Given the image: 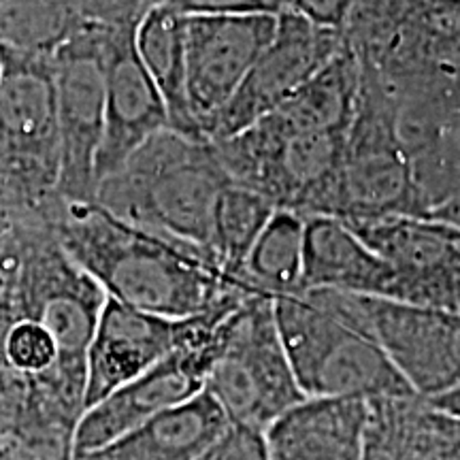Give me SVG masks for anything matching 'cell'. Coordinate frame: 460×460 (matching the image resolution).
Segmentation results:
<instances>
[{"mask_svg":"<svg viewBox=\"0 0 460 460\" xmlns=\"http://www.w3.org/2000/svg\"><path fill=\"white\" fill-rule=\"evenodd\" d=\"M222 320L203 335L181 345L143 376L124 384L122 388L85 410L75 433L73 460L113 444L158 413L205 393L207 377L220 345Z\"/></svg>","mask_w":460,"mask_h":460,"instance_id":"10","label":"cell"},{"mask_svg":"<svg viewBox=\"0 0 460 460\" xmlns=\"http://www.w3.org/2000/svg\"><path fill=\"white\" fill-rule=\"evenodd\" d=\"M58 360V348L49 331L39 322L20 320L7 339V365L11 369L37 376L48 371Z\"/></svg>","mask_w":460,"mask_h":460,"instance_id":"24","label":"cell"},{"mask_svg":"<svg viewBox=\"0 0 460 460\" xmlns=\"http://www.w3.org/2000/svg\"><path fill=\"white\" fill-rule=\"evenodd\" d=\"M332 290L396 301L399 278L352 228L339 217H305L301 292Z\"/></svg>","mask_w":460,"mask_h":460,"instance_id":"16","label":"cell"},{"mask_svg":"<svg viewBox=\"0 0 460 460\" xmlns=\"http://www.w3.org/2000/svg\"><path fill=\"white\" fill-rule=\"evenodd\" d=\"M135 48L163 96L171 128L205 139L188 105L186 13L171 4H152L135 24Z\"/></svg>","mask_w":460,"mask_h":460,"instance_id":"19","label":"cell"},{"mask_svg":"<svg viewBox=\"0 0 460 460\" xmlns=\"http://www.w3.org/2000/svg\"><path fill=\"white\" fill-rule=\"evenodd\" d=\"M20 322L15 303L11 295L0 296V367H7V339L13 326Z\"/></svg>","mask_w":460,"mask_h":460,"instance_id":"29","label":"cell"},{"mask_svg":"<svg viewBox=\"0 0 460 460\" xmlns=\"http://www.w3.org/2000/svg\"><path fill=\"white\" fill-rule=\"evenodd\" d=\"M228 183L214 143L164 128L99 183L94 200L126 222L186 241L211 258L214 211Z\"/></svg>","mask_w":460,"mask_h":460,"instance_id":"2","label":"cell"},{"mask_svg":"<svg viewBox=\"0 0 460 460\" xmlns=\"http://www.w3.org/2000/svg\"><path fill=\"white\" fill-rule=\"evenodd\" d=\"M11 226H13V224H11L7 214H4V211L0 209V245H3L4 239H7V234L11 233Z\"/></svg>","mask_w":460,"mask_h":460,"instance_id":"33","label":"cell"},{"mask_svg":"<svg viewBox=\"0 0 460 460\" xmlns=\"http://www.w3.org/2000/svg\"><path fill=\"white\" fill-rule=\"evenodd\" d=\"M85 20L79 0H0V48L54 56Z\"/></svg>","mask_w":460,"mask_h":460,"instance_id":"22","label":"cell"},{"mask_svg":"<svg viewBox=\"0 0 460 460\" xmlns=\"http://www.w3.org/2000/svg\"><path fill=\"white\" fill-rule=\"evenodd\" d=\"M369 402L307 396L264 430L271 460H360Z\"/></svg>","mask_w":460,"mask_h":460,"instance_id":"17","label":"cell"},{"mask_svg":"<svg viewBox=\"0 0 460 460\" xmlns=\"http://www.w3.org/2000/svg\"><path fill=\"white\" fill-rule=\"evenodd\" d=\"M435 460H460V420L447 416L444 411H439V420H437Z\"/></svg>","mask_w":460,"mask_h":460,"instance_id":"28","label":"cell"},{"mask_svg":"<svg viewBox=\"0 0 460 460\" xmlns=\"http://www.w3.org/2000/svg\"><path fill=\"white\" fill-rule=\"evenodd\" d=\"M149 7H152V3H149Z\"/></svg>","mask_w":460,"mask_h":460,"instance_id":"34","label":"cell"},{"mask_svg":"<svg viewBox=\"0 0 460 460\" xmlns=\"http://www.w3.org/2000/svg\"><path fill=\"white\" fill-rule=\"evenodd\" d=\"M305 217L275 209L243 264V284L267 296L298 295L303 279Z\"/></svg>","mask_w":460,"mask_h":460,"instance_id":"21","label":"cell"},{"mask_svg":"<svg viewBox=\"0 0 460 460\" xmlns=\"http://www.w3.org/2000/svg\"><path fill=\"white\" fill-rule=\"evenodd\" d=\"M197 460H271L264 430L230 422Z\"/></svg>","mask_w":460,"mask_h":460,"instance_id":"25","label":"cell"},{"mask_svg":"<svg viewBox=\"0 0 460 460\" xmlns=\"http://www.w3.org/2000/svg\"><path fill=\"white\" fill-rule=\"evenodd\" d=\"M413 169L396 130V105L360 68V99L341 169L339 220L416 216Z\"/></svg>","mask_w":460,"mask_h":460,"instance_id":"7","label":"cell"},{"mask_svg":"<svg viewBox=\"0 0 460 460\" xmlns=\"http://www.w3.org/2000/svg\"><path fill=\"white\" fill-rule=\"evenodd\" d=\"M288 360L305 396L377 399L416 394L345 305L341 292L273 296Z\"/></svg>","mask_w":460,"mask_h":460,"instance_id":"3","label":"cell"},{"mask_svg":"<svg viewBox=\"0 0 460 460\" xmlns=\"http://www.w3.org/2000/svg\"><path fill=\"white\" fill-rule=\"evenodd\" d=\"M275 209L278 207L271 200L237 183H228L222 190L214 211L209 254L228 278L243 284V264Z\"/></svg>","mask_w":460,"mask_h":460,"instance_id":"23","label":"cell"},{"mask_svg":"<svg viewBox=\"0 0 460 460\" xmlns=\"http://www.w3.org/2000/svg\"><path fill=\"white\" fill-rule=\"evenodd\" d=\"M247 295L192 318H164L107 296L85 354V410L209 331Z\"/></svg>","mask_w":460,"mask_h":460,"instance_id":"9","label":"cell"},{"mask_svg":"<svg viewBox=\"0 0 460 460\" xmlns=\"http://www.w3.org/2000/svg\"><path fill=\"white\" fill-rule=\"evenodd\" d=\"M205 393L228 422L267 430L307 399L281 343L273 296L247 295L220 324L217 356Z\"/></svg>","mask_w":460,"mask_h":460,"instance_id":"5","label":"cell"},{"mask_svg":"<svg viewBox=\"0 0 460 460\" xmlns=\"http://www.w3.org/2000/svg\"><path fill=\"white\" fill-rule=\"evenodd\" d=\"M433 220L447 222V224H452V226L460 228V194H458V197L447 200L446 205H441L439 209L435 211Z\"/></svg>","mask_w":460,"mask_h":460,"instance_id":"32","label":"cell"},{"mask_svg":"<svg viewBox=\"0 0 460 460\" xmlns=\"http://www.w3.org/2000/svg\"><path fill=\"white\" fill-rule=\"evenodd\" d=\"M356 0H281V9L305 17L314 26L341 31Z\"/></svg>","mask_w":460,"mask_h":460,"instance_id":"27","label":"cell"},{"mask_svg":"<svg viewBox=\"0 0 460 460\" xmlns=\"http://www.w3.org/2000/svg\"><path fill=\"white\" fill-rule=\"evenodd\" d=\"M399 278L396 301L452 314V264L460 228L416 216L343 220Z\"/></svg>","mask_w":460,"mask_h":460,"instance_id":"13","label":"cell"},{"mask_svg":"<svg viewBox=\"0 0 460 460\" xmlns=\"http://www.w3.org/2000/svg\"><path fill=\"white\" fill-rule=\"evenodd\" d=\"M48 226L109 298L141 312L192 318L237 295H261L199 247L126 222L96 200H62Z\"/></svg>","mask_w":460,"mask_h":460,"instance_id":"1","label":"cell"},{"mask_svg":"<svg viewBox=\"0 0 460 460\" xmlns=\"http://www.w3.org/2000/svg\"><path fill=\"white\" fill-rule=\"evenodd\" d=\"M429 402L435 410L447 413V416L460 420V384L447 388L446 393H439L435 396H429Z\"/></svg>","mask_w":460,"mask_h":460,"instance_id":"30","label":"cell"},{"mask_svg":"<svg viewBox=\"0 0 460 460\" xmlns=\"http://www.w3.org/2000/svg\"><path fill=\"white\" fill-rule=\"evenodd\" d=\"M228 424L222 407L200 393L77 460H197Z\"/></svg>","mask_w":460,"mask_h":460,"instance_id":"18","label":"cell"},{"mask_svg":"<svg viewBox=\"0 0 460 460\" xmlns=\"http://www.w3.org/2000/svg\"><path fill=\"white\" fill-rule=\"evenodd\" d=\"M360 460H435L439 411L420 394L369 399Z\"/></svg>","mask_w":460,"mask_h":460,"instance_id":"20","label":"cell"},{"mask_svg":"<svg viewBox=\"0 0 460 460\" xmlns=\"http://www.w3.org/2000/svg\"><path fill=\"white\" fill-rule=\"evenodd\" d=\"M111 26L85 20L51 56L62 149L58 194L68 203L96 199V156L105 126V54Z\"/></svg>","mask_w":460,"mask_h":460,"instance_id":"8","label":"cell"},{"mask_svg":"<svg viewBox=\"0 0 460 460\" xmlns=\"http://www.w3.org/2000/svg\"><path fill=\"white\" fill-rule=\"evenodd\" d=\"M447 352H450L452 371L460 384V314H450V332H447Z\"/></svg>","mask_w":460,"mask_h":460,"instance_id":"31","label":"cell"},{"mask_svg":"<svg viewBox=\"0 0 460 460\" xmlns=\"http://www.w3.org/2000/svg\"><path fill=\"white\" fill-rule=\"evenodd\" d=\"M171 4L181 13H279L281 0H149Z\"/></svg>","mask_w":460,"mask_h":460,"instance_id":"26","label":"cell"},{"mask_svg":"<svg viewBox=\"0 0 460 460\" xmlns=\"http://www.w3.org/2000/svg\"><path fill=\"white\" fill-rule=\"evenodd\" d=\"M13 228L22 239V264L11 298L20 320L49 331L58 348L56 365L85 369L105 290L66 254L48 224L20 222Z\"/></svg>","mask_w":460,"mask_h":460,"instance_id":"6","label":"cell"},{"mask_svg":"<svg viewBox=\"0 0 460 460\" xmlns=\"http://www.w3.org/2000/svg\"><path fill=\"white\" fill-rule=\"evenodd\" d=\"M341 295L413 393L429 399L456 386L447 352L450 314L388 298Z\"/></svg>","mask_w":460,"mask_h":460,"instance_id":"15","label":"cell"},{"mask_svg":"<svg viewBox=\"0 0 460 460\" xmlns=\"http://www.w3.org/2000/svg\"><path fill=\"white\" fill-rule=\"evenodd\" d=\"M275 31L278 13H186L188 105L207 141Z\"/></svg>","mask_w":460,"mask_h":460,"instance_id":"11","label":"cell"},{"mask_svg":"<svg viewBox=\"0 0 460 460\" xmlns=\"http://www.w3.org/2000/svg\"><path fill=\"white\" fill-rule=\"evenodd\" d=\"M341 31L314 26L281 9L273 41L264 48L243 84L217 115L209 141H222L256 124L295 96L343 48Z\"/></svg>","mask_w":460,"mask_h":460,"instance_id":"12","label":"cell"},{"mask_svg":"<svg viewBox=\"0 0 460 460\" xmlns=\"http://www.w3.org/2000/svg\"><path fill=\"white\" fill-rule=\"evenodd\" d=\"M137 24V22H135ZM135 24H113L105 54V126L96 156V188L160 130L169 111L135 48Z\"/></svg>","mask_w":460,"mask_h":460,"instance_id":"14","label":"cell"},{"mask_svg":"<svg viewBox=\"0 0 460 460\" xmlns=\"http://www.w3.org/2000/svg\"><path fill=\"white\" fill-rule=\"evenodd\" d=\"M54 58L0 48V209L49 222L62 203Z\"/></svg>","mask_w":460,"mask_h":460,"instance_id":"4","label":"cell"}]
</instances>
